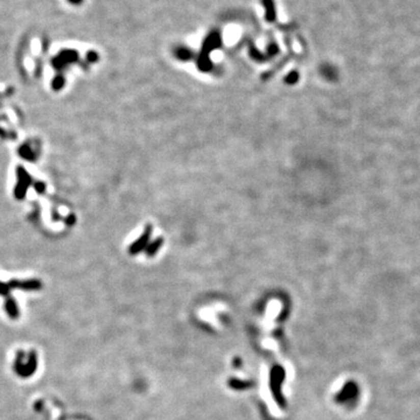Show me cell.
<instances>
[{
    "label": "cell",
    "instance_id": "4",
    "mask_svg": "<svg viewBox=\"0 0 420 420\" xmlns=\"http://www.w3.org/2000/svg\"><path fill=\"white\" fill-rule=\"evenodd\" d=\"M17 179H18L17 183L25 186V187H27V188L32 185V177H31L30 174H28V172L26 171V169L23 168L22 166H18L17 167Z\"/></svg>",
    "mask_w": 420,
    "mask_h": 420
},
{
    "label": "cell",
    "instance_id": "10",
    "mask_svg": "<svg viewBox=\"0 0 420 420\" xmlns=\"http://www.w3.org/2000/svg\"><path fill=\"white\" fill-rule=\"evenodd\" d=\"M177 56L182 60H188L191 59V51L188 49H185V48H180V49L177 50Z\"/></svg>",
    "mask_w": 420,
    "mask_h": 420
},
{
    "label": "cell",
    "instance_id": "13",
    "mask_svg": "<svg viewBox=\"0 0 420 420\" xmlns=\"http://www.w3.org/2000/svg\"><path fill=\"white\" fill-rule=\"evenodd\" d=\"M97 59H98V58H97V54H96V52H92V51H90V52H89V54H88V60H89V61H90V62H95V61H97Z\"/></svg>",
    "mask_w": 420,
    "mask_h": 420
},
{
    "label": "cell",
    "instance_id": "5",
    "mask_svg": "<svg viewBox=\"0 0 420 420\" xmlns=\"http://www.w3.org/2000/svg\"><path fill=\"white\" fill-rule=\"evenodd\" d=\"M5 309H6V313L10 315V318H12V319H18L19 314H20L19 308H18V305H17V302H15L11 297L6 299V301H5Z\"/></svg>",
    "mask_w": 420,
    "mask_h": 420
},
{
    "label": "cell",
    "instance_id": "15",
    "mask_svg": "<svg viewBox=\"0 0 420 420\" xmlns=\"http://www.w3.org/2000/svg\"><path fill=\"white\" fill-rule=\"evenodd\" d=\"M297 80H298V75L296 74V72H293V74H291V76H288V78H287V81H290V83L296 82Z\"/></svg>",
    "mask_w": 420,
    "mask_h": 420
},
{
    "label": "cell",
    "instance_id": "2",
    "mask_svg": "<svg viewBox=\"0 0 420 420\" xmlns=\"http://www.w3.org/2000/svg\"><path fill=\"white\" fill-rule=\"evenodd\" d=\"M36 364H38V361H36V355L34 351H32V353L30 354V357H28L27 359L26 364L17 368L15 371H17L18 375H20V376H22V377L32 376L34 371L36 370V366H38Z\"/></svg>",
    "mask_w": 420,
    "mask_h": 420
},
{
    "label": "cell",
    "instance_id": "7",
    "mask_svg": "<svg viewBox=\"0 0 420 420\" xmlns=\"http://www.w3.org/2000/svg\"><path fill=\"white\" fill-rule=\"evenodd\" d=\"M64 84H66V80H64V76L62 74H59V75L55 76L54 80H52L51 88H52V90L59 91V90H61V89L64 87Z\"/></svg>",
    "mask_w": 420,
    "mask_h": 420
},
{
    "label": "cell",
    "instance_id": "14",
    "mask_svg": "<svg viewBox=\"0 0 420 420\" xmlns=\"http://www.w3.org/2000/svg\"><path fill=\"white\" fill-rule=\"evenodd\" d=\"M75 222H76V217H75V215H69L68 216V219H67V224L68 225H72V224H75Z\"/></svg>",
    "mask_w": 420,
    "mask_h": 420
},
{
    "label": "cell",
    "instance_id": "8",
    "mask_svg": "<svg viewBox=\"0 0 420 420\" xmlns=\"http://www.w3.org/2000/svg\"><path fill=\"white\" fill-rule=\"evenodd\" d=\"M27 189L28 188L25 187V186H22V185H19V183L15 185V188H14V197H15V199H17V200L25 199Z\"/></svg>",
    "mask_w": 420,
    "mask_h": 420
},
{
    "label": "cell",
    "instance_id": "16",
    "mask_svg": "<svg viewBox=\"0 0 420 420\" xmlns=\"http://www.w3.org/2000/svg\"><path fill=\"white\" fill-rule=\"evenodd\" d=\"M0 136H2V137H6V135H5V133H4V132H3V130H2V128H0Z\"/></svg>",
    "mask_w": 420,
    "mask_h": 420
},
{
    "label": "cell",
    "instance_id": "3",
    "mask_svg": "<svg viewBox=\"0 0 420 420\" xmlns=\"http://www.w3.org/2000/svg\"><path fill=\"white\" fill-rule=\"evenodd\" d=\"M151 232H152V228H151V227H147L146 230H145L144 235L141 236L140 238H138V240H137V241L135 242V243H133V244L130 246V253L135 254V253H137V252H139L141 249H144L145 245H146V243L148 242L149 236H151Z\"/></svg>",
    "mask_w": 420,
    "mask_h": 420
},
{
    "label": "cell",
    "instance_id": "1",
    "mask_svg": "<svg viewBox=\"0 0 420 420\" xmlns=\"http://www.w3.org/2000/svg\"><path fill=\"white\" fill-rule=\"evenodd\" d=\"M10 288H20L22 291H39L42 287L41 281L38 279L30 280H18L13 279L9 282Z\"/></svg>",
    "mask_w": 420,
    "mask_h": 420
},
{
    "label": "cell",
    "instance_id": "6",
    "mask_svg": "<svg viewBox=\"0 0 420 420\" xmlns=\"http://www.w3.org/2000/svg\"><path fill=\"white\" fill-rule=\"evenodd\" d=\"M19 155L26 161H34L35 160V153L32 151V148L28 145H21L18 149Z\"/></svg>",
    "mask_w": 420,
    "mask_h": 420
},
{
    "label": "cell",
    "instance_id": "12",
    "mask_svg": "<svg viewBox=\"0 0 420 420\" xmlns=\"http://www.w3.org/2000/svg\"><path fill=\"white\" fill-rule=\"evenodd\" d=\"M9 292H10L9 284H5V282H0V294H2V296H7Z\"/></svg>",
    "mask_w": 420,
    "mask_h": 420
},
{
    "label": "cell",
    "instance_id": "11",
    "mask_svg": "<svg viewBox=\"0 0 420 420\" xmlns=\"http://www.w3.org/2000/svg\"><path fill=\"white\" fill-rule=\"evenodd\" d=\"M34 189H35L36 193L43 194L44 191H46V185H44L43 182H41V181H38V182L34 183Z\"/></svg>",
    "mask_w": 420,
    "mask_h": 420
},
{
    "label": "cell",
    "instance_id": "9",
    "mask_svg": "<svg viewBox=\"0 0 420 420\" xmlns=\"http://www.w3.org/2000/svg\"><path fill=\"white\" fill-rule=\"evenodd\" d=\"M161 243H163V240H161V238H159V240H156V241L154 242V243L149 245V248H148V250H147V253H148V254H153V253H154V252L156 251V250L160 248Z\"/></svg>",
    "mask_w": 420,
    "mask_h": 420
}]
</instances>
